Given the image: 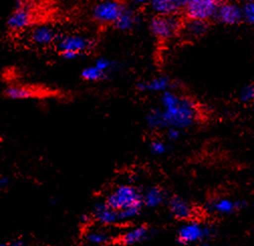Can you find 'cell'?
Wrapping results in <instances>:
<instances>
[{
	"mask_svg": "<svg viewBox=\"0 0 254 246\" xmlns=\"http://www.w3.org/2000/svg\"><path fill=\"white\" fill-rule=\"evenodd\" d=\"M29 42L38 47H48L59 40L57 29L50 24H38L31 28L28 35Z\"/></svg>",
	"mask_w": 254,
	"mask_h": 246,
	"instance_id": "10",
	"label": "cell"
},
{
	"mask_svg": "<svg viewBox=\"0 0 254 246\" xmlns=\"http://www.w3.org/2000/svg\"><path fill=\"white\" fill-rule=\"evenodd\" d=\"M84 240L90 244L103 245L113 242L114 237L102 229H89L84 235Z\"/></svg>",
	"mask_w": 254,
	"mask_h": 246,
	"instance_id": "20",
	"label": "cell"
},
{
	"mask_svg": "<svg viewBox=\"0 0 254 246\" xmlns=\"http://www.w3.org/2000/svg\"><path fill=\"white\" fill-rule=\"evenodd\" d=\"M92 219L102 226H112L120 223L119 214L116 210L111 208L106 201L98 202L94 206L92 213Z\"/></svg>",
	"mask_w": 254,
	"mask_h": 246,
	"instance_id": "12",
	"label": "cell"
},
{
	"mask_svg": "<svg viewBox=\"0 0 254 246\" xmlns=\"http://www.w3.org/2000/svg\"><path fill=\"white\" fill-rule=\"evenodd\" d=\"M125 7L117 0H102L94 6L93 18L101 24H114Z\"/></svg>",
	"mask_w": 254,
	"mask_h": 246,
	"instance_id": "7",
	"label": "cell"
},
{
	"mask_svg": "<svg viewBox=\"0 0 254 246\" xmlns=\"http://www.w3.org/2000/svg\"><path fill=\"white\" fill-rule=\"evenodd\" d=\"M182 22L174 15H156L150 21L149 27L151 33L160 40H170L178 35L182 29Z\"/></svg>",
	"mask_w": 254,
	"mask_h": 246,
	"instance_id": "5",
	"label": "cell"
},
{
	"mask_svg": "<svg viewBox=\"0 0 254 246\" xmlns=\"http://www.w3.org/2000/svg\"><path fill=\"white\" fill-rule=\"evenodd\" d=\"M4 96L12 100L31 99L40 96V92L24 85H11L5 88Z\"/></svg>",
	"mask_w": 254,
	"mask_h": 246,
	"instance_id": "16",
	"label": "cell"
},
{
	"mask_svg": "<svg viewBox=\"0 0 254 246\" xmlns=\"http://www.w3.org/2000/svg\"><path fill=\"white\" fill-rule=\"evenodd\" d=\"M168 149V144L163 140H152L149 143V150L154 156H163Z\"/></svg>",
	"mask_w": 254,
	"mask_h": 246,
	"instance_id": "28",
	"label": "cell"
},
{
	"mask_svg": "<svg viewBox=\"0 0 254 246\" xmlns=\"http://www.w3.org/2000/svg\"><path fill=\"white\" fill-rule=\"evenodd\" d=\"M219 22L225 25H236L243 21L242 5L233 0L222 1L215 17Z\"/></svg>",
	"mask_w": 254,
	"mask_h": 246,
	"instance_id": "9",
	"label": "cell"
},
{
	"mask_svg": "<svg viewBox=\"0 0 254 246\" xmlns=\"http://www.w3.org/2000/svg\"><path fill=\"white\" fill-rule=\"evenodd\" d=\"M178 1L180 2V4H181L182 7H185V6H187L190 1H192V0H178Z\"/></svg>",
	"mask_w": 254,
	"mask_h": 246,
	"instance_id": "31",
	"label": "cell"
},
{
	"mask_svg": "<svg viewBox=\"0 0 254 246\" xmlns=\"http://www.w3.org/2000/svg\"><path fill=\"white\" fill-rule=\"evenodd\" d=\"M81 77L84 81H87V82H99L106 79L108 75L93 64L88 67H85L82 70Z\"/></svg>",
	"mask_w": 254,
	"mask_h": 246,
	"instance_id": "23",
	"label": "cell"
},
{
	"mask_svg": "<svg viewBox=\"0 0 254 246\" xmlns=\"http://www.w3.org/2000/svg\"><path fill=\"white\" fill-rule=\"evenodd\" d=\"M94 65L98 67L101 71H103L108 76L116 68L115 62H113L112 60H109L107 58H98L96 61L94 62Z\"/></svg>",
	"mask_w": 254,
	"mask_h": 246,
	"instance_id": "27",
	"label": "cell"
},
{
	"mask_svg": "<svg viewBox=\"0 0 254 246\" xmlns=\"http://www.w3.org/2000/svg\"><path fill=\"white\" fill-rule=\"evenodd\" d=\"M143 205L147 208H157L167 201L166 192L157 186L148 187L142 193Z\"/></svg>",
	"mask_w": 254,
	"mask_h": 246,
	"instance_id": "17",
	"label": "cell"
},
{
	"mask_svg": "<svg viewBox=\"0 0 254 246\" xmlns=\"http://www.w3.org/2000/svg\"><path fill=\"white\" fill-rule=\"evenodd\" d=\"M135 4H143L145 2H149L150 0H132Z\"/></svg>",
	"mask_w": 254,
	"mask_h": 246,
	"instance_id": "32",
	"label": "cell"
},
{
	"mask_svg": "<svg viewBox=\"0 0 254 246\" xmlns=\"http://www.w3.org/2000/svg\"><path fill=\"white\" fill-rule=\"evenodd\" d=\"M239 100L244 104L254 103V84L246 85L240 90Z\"/></svg>",
	"mask_w": 254,
	"mask_h": 246,
	"instance_id": "25",
	"label": "cell"
},
{
	"mask_svg": "<svg viewBox=\"0 0 254 246\" xmlns=\"http://www.w3.org/2000/svg\"><path fill=\"white\" fill-rule=\"evenodd\" d=\"M161 110L166 130L169 127L189 128L194 125L201 116L199 107L193 99L181 96L173 90L162 93Z\"/></svg>",
	"mask_w": 254,
	"mask_h": 246,
	"instance_id": "1",
	"label": "cell"
},
{
	"mask_svg": "<svg viewBox=\"0 0 254 246\" xmlns=\"http://www.w3.org/2000/svg\"><path fill=\"white\" fill-rule=\"evenodd\" d=\"M137 22V15L132 9L124 8L114 25L120 30H129L134 27Z\"/></svg>",
	"mask_w": 254,
	"mask_h": 246,
	"instance_id": "21",
	"label": "cell"
},
{
	"mask_svg": "<svg viewBox=\"0 0 254 246\" xmlns=\"http://www.w3.org/2000/svg\"><path fill=\"white\" fill-rule=\"evenodd\" d=\"M174 82L168 76H157L152 79L139 82L136 87L142 93H164L174 89Z\"/></svg>",
	"mask_w": 254,
	"mask_h": 246,
	"instance_id": "14",
	"label": "cell"
},
{
	"mask_svg": "<svg viewBox=\"0 0 254 246\" xmlns=\"http://www.w3.org/2000/svg\"><path fill=\"white\" fill-rule=\"evenodd\" d=\"M215 235V230L207 226L196 219L185 221V223L179 228L177 233V239L182 244L202 243L206 240H210Z\"/></svg>",
	"mask_w": 254,
	"mask_h": 246,
	"instance_id": "4",
	"label": "cell"
},
{
	"mask_svg": "<svg viewBox=\"0 0 254 246\" xmlns=\"http://www.w3.org/2000/svg\"><path fill=\"white\" fill-rule=\"evenodd\" d=\"M33 21V11L23 0H16L14 9L7 19V26L13 32L27 28Z\"/></svg>",
	"mask_w": 254,
	"mask_h": 246,
	"instance_id": "8",
	"label": "cell"
},
{
	"mask_svg": "<svg viewBox=\"0 0 254 246\" xmlns=\"http://www.w3.org/2000/svg\"><path fill=\"white\" fill-rule=\"evenodd\" d=\"M145 124H146L147 128H149L151 130H154V131L166 129L161 108L152 109L146 114Z\"/></svg>",
	"mask_w": 254,
	"mask_h": 246,
	"instance_id": "22",
	"label": "cell"
},
{
	"mask_svg": "<svg viewBox=\"0 0 254 246\" xmlns=\"http://www.w3.org/2000/svg\"><path fill=\"white\" fill-rule=\"evenodd\" d=\"M56 44L62 57L68 61L78 59L84 53L90 51L94 46V42L91 39L81 35L61 37Z\"/></svg>",
	"mask_w": 254,
	"mask_h": 246,
	"instance_id": "3",
	"label": "cell"
},
{
	"mask_svg": "<svg viewBox=\"0 0 254 246\" xmlns=\"http://www.w3.org/2000/svg\"><path fill=\"white\" fill-rule=\"evenodd\" d=\"M143 206H133L130 208H127L125 210L119 211V220L120 223H125V222H128L133 220L134 218L138 217L140 215V212L142 210Z\"/></svg>",
	"mask_w": 254,
	"mask_h": 246,
	"instance_id": "24",
	"label": "cell"
},
{
	"mask_svg": "<svg viewBox=\"0 0 254 246\" xmlns=\"http://www.w3.org/2000/svg\"><path fill=\"white\" fill-rule=\"evenodd\" d=\"M149 4L156 15H174L182 7L178 0H150Z\"/></svg>",
	"mask_w": 254,
	"mask_h": 246,
	"instance_id": "18",
	"label": "cell"
},
{
	"mask_svg": "<svg viewBox=\"0 0 254 246\" xmlns=\"http://www.w3.org/2000/svg\"><path fill=\"white\" fill-rule=\"evenodd\" d=\"M233 1H237V2H239V1H241V0H233Z\"/></svg>",
	"mask_w": 254,
	"mask_h": 246,
	"instance_id": "33",
	"label": "cell"
},
{
	"mask_svg": "<svg viewBox=\"0 0 254 246\" xmlns=\"http://www.w3.org/2000/svg\"><path fill=\"white\" fill-rule=\"evenodd\" d=\"M244 207V203L241 201H235L230 198H217L209 201L206 204V209L208 212L221 215V216H227L233 214Z\"/></svg>",
	"mask_w": 254,
	"mask_h": 246,
	"instance_id": "13",
	"label": "cell"
},
{
	"mask_svg": "<svg viewBox=\"0 0 254 246\" xmlns=\"http://www.w3.org/2000/svg\"><path fill=\"white\" fill-rule=\"evenodd\" d=\"M150 230L145 225H138L124 232L119 237V242L123 245H134L149 238Z\"/></svg>",
	"mask_w": 254,
	"mask_h": 246,
	"instance_id": "15",
	"label": "cell"
},
{
	"mask_svg": "<svg viewBox=\"0 0 254 246\" xmlns=\"http://www.w3.org/2000/svg\"><path fill=\"white\" fill-rule=\"evenodd\" d=\"M207 29L206 21L201 20H194L189 19V22H187L185 25L182 26L181 32L187 39H198L201 38Z\"/></svg>",
	"mask_w": 254,
	"mask_h": 246,
	"instance_id": "19",
	"label": "cell"
},
{
	"mask_svg": "<svg viewBox=\"0 0 254 246\" xmlns=\"http://www.w3.org/2000/svg\"><path fill=\"white\" fill-rule=\"evenodd\" d=\"M168 205L172 216L179 221L185 222L195 219L196 217V209L194 205L184 198L174 196L169 199Z\"/></svg>",
	"mask_w": 254,
	"mask_h": 246,
	"instance_id": "11",
	"label": "cell"
},
{
	"mask_svg": "<svg viewBox=\"0 0 254 246\" xmlns=\"http://www.w3.org/2000/svg\"><path fill=\"white\" fill-rule=\"evenodd\" d=\"M182 130L178 127H169L167 129V137L170 141H177L182 136Z\"/></svg>",
	"mask_w": 254,
	"mask_h": 246,
	"instance_id": "29",
	"label": "cell"
},
{
	"mask_svg": "<svg viewBox=\"0 0 254 246\" xmlns=\"http://www.w3.org/2000/svg\"><path fill=\"white\" fill-rule=\"evenodd\" d=\"M243 21L254 25V0H246L242 5Z\"/></svg>",
	"mask_w": 254,
	"mask_h": 246,
	"instance_id": "26",
	"label": "cell"
},
{
	"mask_svg": "<svg viewBox=\"0 0 254 246\" xmlns=\"http://www.w3.org/2000/svg\"><path fill=\"white\" fill-rule=\"evenodd\" d=\"M9 184V179L6 178V177H1V179H0V187H1V189H6L8 187Z\"/></svg>",
	"mask_w": 254,
	"mask_h": 246,
	"instance_id": "30",
	"label": "cell"
},
{
	"mask_svg": "<svg viewBox=\"0 0 254 246\" xmlns=\"http://www.w3.org/2000/svg\"><path fill=\"white\" fill-rule=\"evenodd\" d=\"M106 203L117 212L133 206H144L142 193L131 184H121L105 199Z\"/></svg>",
	"mask_w": 254,
	"mask_h": 246,
	"instance_id": "2",
	"label": "cell"
},
{
	"mask_svg": "<svg viewBox=\"0 0 254 246\" xmlns=\"http://www.w3.org/2000/svg\"><path fill=\"white\" fill-rule=\"evenodd\" d=\"M221 2L222 0H192L185 6V12L189 19L207 22L216 17Z\"/></svg>",
	"mask_w": 254,
	"mask_h": 246,
	"instance_id": "6",
	"label": "cell"
}]
</instances>
